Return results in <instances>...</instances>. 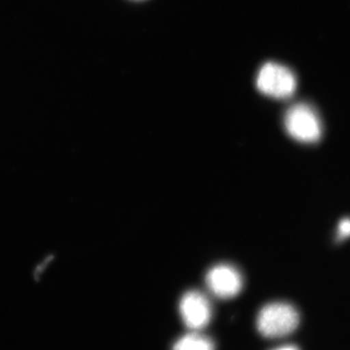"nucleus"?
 Listing matches in <instances>:
<instances>
[{
  "mask_svg": "<svg viewBox=\"0 0 350 350\" xmlns=\"http://www.w3.org/2000/svg\"><path fill=\"white\" fill-rule=\"evenodd\" d=\"M300 324V314L294 306L283 301L268 304L258 313L257 329L265 338H280L293 333Z\"/></svg>",
  "mask_w": 350,
  "mask_h": 350,
  "instance_id": "1",
  "label": "nucleus"
},
{
  "mask_svg": "<svg viewBox=\"0 0 350 350\" xmlns=\"http://www.w3.org/2000/svg\"><path fill=\"white\" fill-rule=\"evenodd\" d=\"M284 126L290 137L306 144L319 142L323 133L319 114L306 103H298L287 110Z\"/></svg>",
  "mask_w": 350,
  "mask_h": 350,
  "instance_id": "2",
  "label": "nucleus"
},
{
  "mask_svg": "<svg viewBox=\"0 0 350 350\" xmlns=\"http://www.w3.org/2000/svg\"><path fill=\"white\" fill-rule=\"evenodd\" d=\"M297 81L294 73L282 64H265L257 77V88L262 94L283 100L293 96Z\"/></svg>",
  "mask_w": 350,
  "mask_h": 350,
  "instance_id": "3",
  "label": "nucleus"
},
{
  "mask_svg": "<svg viewBox=\"0 0 350 350\" xmlns=\"http://www.w3.org/2000/svg\"><path fill=\"white\" fill-rule=\"evenodd\" d=\"M206 284L214 296L222 300L234 298L241 293L243 278L238 269L228 264H219L209 269Z\"/></svg>",
  "mask_w": 350,
  "mask_h": 350,
  "instance_id": "4",
  "label": "nucleus"
},
{
  "mask_svg": "<svg viewBox=\"0 0 350 350\" xmlns=\"http://www.w3.org/2000/svg\"><path fill=\"white\" fill-rule=\"evenodd\" d=\"M179 312L184 324L192 331H200L208 325L213 317V308L206 295L191 290L182 296Z\"/></svg>",
  "mask_w": 350,
  "mask_h": 350,
  "instance_id": "5",
  "label": "nucleus"
},
{
  "mask_svg": "<svg viewBox=\"0 0 350 350\" xmlns=\"http://www.w3.org/2000/svg\"><path fill=\"white\" fill-rule=\"evenodd\" d=\"M172 350H215V345L211 338L193 331L177 340Z\"/></svg>",
  "mask_w": 350,
  "mask_h": 350,
  "instance_id": "6",
  "label": "nucleus"
},
{
  "mask_svg": "<svg viewBox=\"0 0 350 350\" xmlns=\"http://www.w3.org/2000/svg\"><path fill=\"white\" fill-rule=\"evenodd\" d=\"M350 236V219L342 220L338 225V237L340 239H345Z\"/></svg>",
  "mask_w": 350,
  "mask_h": 350,
  "instance_id": "7",
  "label": "nucleus"
},
{
  "mask_svg": "<svg viewBox=\"0 0 350 350\" xmlns=\"http://www.w3.org/2000/svg\"><path fill=\"white\" fill-rule=\"evenodd\" d=\"M275 350H299V349L295 345H284V347H278Z\"/></svg>",
  "mask_w": 350,
  "mask_h": 350,
  "instance_id": "8",
  "label": "nucleus"
}]
</instances>
